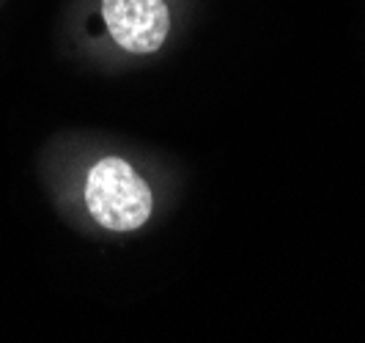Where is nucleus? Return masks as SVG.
Here are the masks:
<instances>
[{
    "label": "nucleus",
    "instance_id": "obj_2",
    "mask_svg": "<svg viewBox=\"0 0 365 343\" xmlns=\"http://www.w3.org/2000/svg\"><path fill=\"white\" fill-rule=\"evenodd\" d=\"M102 22L121 53L140 58L160 53L173 31L168 0H102Z\"/></svg>",
    "mask_w": 365,
    "mask_h": 343
},
{
    "label": "nucleus",
    "instance_id": "obj_1",
    "mask_svg": "<svg viewBox=\"0 0 365 343\" xmlns=\"http://www.w3.org/2000/svg\"><path fill=\"white\" fill-rule=\"evenodd\" d=\"M83 198L93 222L113 234L146 228L157 206L148 179L124 157L96 160L88 168Z\"/></svg>",
    "mask_w": 365,
    "mask_h": 343
}]
</instances>
